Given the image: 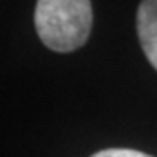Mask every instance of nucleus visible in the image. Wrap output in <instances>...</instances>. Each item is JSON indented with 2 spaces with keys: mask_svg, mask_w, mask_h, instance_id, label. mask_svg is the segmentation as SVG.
<instances>
[{
  "mask_svg": "<svg viewBox=\"0 0 157 157\" xmlns=\"http://www.w3.org/2000/svg\"><path fill=\"white\" fill-rule=\"evenodd\" d=\"M93 26L87 0H40L35 6V28L45 47L72 52L86 44Z\"/></svg>",
  "mask_w": 157,
  "mask_h": 157,
  "instance_id": "obj_1",
  "label": "nucleus"
},
{
  "mask_svg": "<svg viewBox=\"0 0 157 157\" xmlns=\"http://www.w3.org/2000/svg\"><path fill=\"white\" fill-rule=\"evenodd\" d=\"M136 30L147 59L157 70V0H145L140 4Z\"/></svg>",
  "mask_w": 157,
  "mask_h": 157,
  "instance_id": "obj_2",
  "label": "nucleus"
},
{
  "mask_svg": "<svg viewBox=\"0 0 157 157\" xmlns=\"http://www.w3.org/2000/svg\"><path fill=\"white\" fill-rule=\"evenodd\" d=\"M91 157H152V155L138 150H131V148H107V150H101Z\"/></svg>",
  "mask_w": 157,
  "mask_h": 157,
  "instance_id": "obj_3",
  "label": "nucleus"
}]
</instances>
